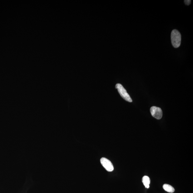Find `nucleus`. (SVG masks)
I'll use <instances>...</instances> for the list:
<instances>
[{"instance_id":"1","label":"nucleus","mask_w":193,"mask_h":193,"mask_svg":"<svg viewBox=\"0 0 193 193\" xmlns=\"http://www.w3.org/2000/svg\"><path fill=\"white\" fill-rule=\"evenodd\" d=\"M181 36L178 30H173L171 33V43L173 46L175 48L179 47L181 43Z\"/></svg>"},{"instance_id":"2","label":"nucleus","mask_w":193,"mask_h":193,"mask_svg":"<svg viewBox=\"0 0 193 193\" xmlns=\"http://www.w3.org/2000/svg\"><path fill=\"white\" fill-rule=\"evenodd\" d=\"M116 88L117 89L119 94L126 101L131 102L132 100L130 95L121 84H118L116 85Z\"/></svg>"},{"instance_id":"3","label":"nucleus","mask_w":193,"mask_h":193,"mask_svg":"<svg viewBox=\"0 0 193 193\" xmlns=\"http://www.w3.org/2000/svg\"><path fill=\"white\" fill-rule=\"evenodd\" d=\"M152 116L157 119H160L162 117V111L161 109L159 107L153 106L150 109Z\"/></svg>"},{"instance_id":"4","label":"nucleus","mask_w":193,"mask_h":193,"mask_svg":"<svg viewBox=\"0 0 193 193\" xmlns=\"http://www.w3.org/2000/svg\"><path fill=\"white\" fill-rule=\"evenodd\" d=\"M101 163L103 166L107 171L109 172H112L114 170L113 165L112 162L109 160L103 157L101 159Z\"/></svg>"},{"instance_id":"5","label":"nucleus","mask_w":193,"mask_h":193,"mask_svg":"<svg viewBox=\"0 0 193 193\" xmlns=\"http://www.w3.org/2000/svg\"><path fill=\"white\" fill-rule=\"evenodd\" d=\"M142 181L145 187L149 188L150 184V179L149 177L145 176L143 177Z\"/></svg>"},{"instance_id":"6","label":"nucleus","mask_w":193,"mask_h":193,"mask_svg":"<svg viewBox=\"0 0 193 193\" xmlns=\"http://www.w3.org/2000/svg\"><path fill=\"white\" fill-rule=\"evenodd\" d=\"M163 187L165 191L169 193H173L175 191L174 188L169 184H165Z\"/></svg>"},{"instance_id":"7","label":"nucleus","mask_w":193,"mask_h":193,"mask_svg":"<svg viewBox=\"0 0 193 193\" xmlns=\"http://www.w3.org/2000/svg\"><path fill=\"white\" fill-rule=\"evenodd\" d=\"M184 2L185 4L188 6L191 4V1H190V0H185V1H184Z\"/></svg>"}]
</instances>
